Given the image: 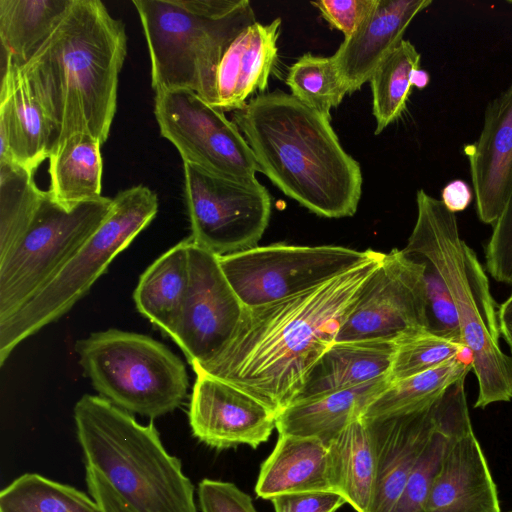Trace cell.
Here are the masks:
<instances>
[{"label": "cell", "mask_w": 512, "mask_h": 512, "mask_svg": "<svg viewBox=\"0 0 512 512\" xmlns=\"http://www.w3.org/2000/svg\"><path fill=\"white\" fill-rule=\"evenodd\" d=\"M158 208L156 193L141 184L112 198L103 223L59 273L18 312L0 323L1 366L20 342L62 317L87 294L113 259L155 218Z\"/></svg>", "instance_id": "52a82bcc"}, {"label": "cell", "mask_w": 512, "mask_h": 512, "mask_svg": "<svg viewBox=\"0 0 512 512\" xmlns=\"http://www.w3.org/2000/svg\"><path fill=\"white\" fill-rule=\"evenodd\" d=\"M377 0H321L311 2L331 27L344 38L353 34L375 7Z\"/></svg>", "instance_id": "f35d334b"}, {"label": "cell", "mask_w": 512, "mask_h": 512, "mask_svg": "<svg viewBox=\"0 0 512 512\" xmlns=\"http://www.w3.org/2000/svg\"><path fill=\"white\" fill-rule=\"evenodd\" d=\"M472 369L471 356L457 358L390 384L368 405L361 419L372 422L412 414L430 407Z\"/></svg>", "instance_id": "f546056e"}, {"label": "cell", "mask_w": 512, "mask_h": 512, "mask_svg": "<svg viewBox=\"0 0 512 512\" xmlns=\"http://www.w3.org/2000/svg\"><path fill=\"white\" fill-rule=\"evenodd\" d=\"M461 378L437 401L438 423L428 444L414 466L394 512H425L426 502L451 435L471 422Z\"/></svg>", "instance_id": "4316f807"}, {"label": "cell", "mask_w": 512, "mask_h": 512, "mask_svg": "<svg viewBox=\"0 0 512 512\" xmlns=\"http://www.w3.org/2000/svg\"><path fill=\"white\" fill-rule=\"evenodd\" d=\"M506 2L512 5V0H507Z\"/></svg>", "instance_id": "f6af8a7d"}, {"label": "cell", "mask_w": 512, "mask_h": 512, "mask_svg": "<svg viewBox=\"0 0 512 512\" xmlns=\"http://www.w3.org/2000/svg\"><path fill=\"white\" fill-rule=\"evenodd\" d=\"M197 493L202 512H258L251 496L232 482L204 478Z\"/></svg>", "instance_id": "74e56055"}, {"label": "cell", "mask_w": 512, "mask_h": 512, "mask_svg": "<svg viewBox=\"0 0 512 512\" xmlns=\"http://www.w3.org/2000/svg\"><path fill=\"white\" fill-rule=\"evenodd\" d=\"M112 205L101 196L72 206L44 191L22 238L0 261V323L36 296L100 227Z\"/></svg>", "instance_id": "9c48e42d"}, {"label": "cell", "mask_w": 512, "mask_h": 512, "mask_svg": "<svg viewBox=\"0 0 512 512\" xmlns=\"http://www.w3.org/2000/svg\"><path fill=\"white\" fill-rule=\"evenodd\" d=\"M190 239L171 247L140 276L133 298L138 311L169 336L190 284Z\"/></svg>", "instance_id": "484cf974"}, {"label": "cell", "mask_w": 512, "mask_h": 512, "mask_svg": "<svg viewBox=\"0 0 512 512\" xmlns=\"http://www.w3.org/2000/svg\"><path fill=\"white\" fill-rule=\"evenodd\" d=\"M194 372L188 419L195 438L218 450L239 445L257 448L270 438L276 412L223 380Z\"/></svg>", "instance_id": "9a60e30c"}, {"label": "cell", "mask_w": 512, "mask_h": 512, "mask_svg": "<svg viewBox=\"0 0 512 512\" xmlns=\"http://www.w3.org/2000/svg\"><path fill=\"white\" fill-rule=\"evenodd\" d=\"M281 18L254 23L231 43L216 73V107L236 111L256 90L264 91L277 59Z\"/></svg>", "instance_id": "44dd1931"}, {"label": "cell", "mask_w": 512, "mask_h": 512, "mask_svg": "<svg viewBox=\"0 0 512 512\" xmlns=\"http://www.w3.org/2000/svg\"><path fill=\"white\" fill-rule=\"evenodd\" d=\"M437 401L412 414L365 422L373 437L377 465L371 512H394L414 466L437 427Z\"/></svg>", "instance_id": "ac0fdd59"}, {"label": "cell", "mask_w": 512, "mask_h": 512, "mask_svg": "<svg viewBox=\"0 0 512 512\" xmlns=\"http://www.w3.org/2000/svg\"><path fill=\"white\" fill-rule=\"evenodd\" d=\"M492 228L485 249L486 268L496 281L512 284V189L502 214Z\"/></svg>", "instance_id": "8d00e7d4"}, {"label": "cell", "mask_w": 512, "mask_h": 512, "mask_svg": "<svg viewBox=\"0 0 512 512\" xmlns=\"http://www.w3.org/2000/svg\"><path fill=\"white\" fill-rule=\"evenodd\" d=\"M417 216L403 249L429 263L444 281L478 383L475 408L512 400V356L499 345L498 306L475 251L461 237L455 213L425 190L416 193Z\"/></svg>", "instance_id": "277c9868"}, {"label": "cell", "mask_w": 512, "mask_h": 512, "mask_svg": "<svg viewBox=\"0 0 512 512\" xmlns=\"http://www.w3.org/2000/svg\"><path fill=\"white\" fill-rule=\"evenodd\" d=\"M334 492L356 512H371L377 465L370 428L361 418L340 431L328 443Z\"/></svg>", "instance_id": "d4e9b609"}, {"label": "cell", "mask_w": 512, "mask_h": 512, "mask_svg": "<svg viewBox=\"0 0 512 512\" xmlns=\"http://www.w3.org/2000/svg\"><path fill=\"white\" fill-rule=\"evenodd\" d=\"M431 4V0H377L371 13L332 55L348 94L370 80L403 40L412 20Z\"/></svg>", "instance_id": "d6986e66"}, {"label": "cell", "mask_w": 512, "mask_h": 512, "mask_svg": "<svg viewBox=\"0 0 512 512\" xmlns=\"http://www.w3.org/2000/svg\"><path fill=\"white\" fill-rule=\"evenodd\" d=\"M154 115L162 137L176 147L183 163L228 178H254L259 172L237 125L195 92H155Z\"/></svg>", "instance_id": "7c38bea8"}, {"label": "cell", "mask_w": 512, "mask_h": 512, "mask_svg": "<svg viewBox=\"0 0 512 512\" xmlns=\"http://www.w3.org/2000/svg\"><path fill=\"white\" fill-rule=\"evenodd\" d=\"M468 351L464 343L442 337L428 329L396 341L390 380H402L460 358Z\"/></svg>", "instance_id": "e575fe53"}, {"label": "cell", "mask_w": 512, "mask_h": 512, "mask_svg": "<svg viewBox=\"0 0 512 512\" xmlns=\"http://www.w3.org/2000/svg\"><path fill=\"white\" fill-rule=\"evenodd\" d=\"M424 264L403 249L384 257L342 322L335 342L398 339L428 329Z\"/></svg>", "instance_id": "4fadbf2b"}, {"label": "cell", "mask_w": 512, "mask_h": 512, "mask_svg": "<svg viewBox=\"0 0 512 512\" xmlns=\"http://www.w3.org/2000/svg\"><path fill=\"white\" fill-rule=\"evenodd\" d=\"M85 471L90 496L102 512H136L96 469L85 465Z\"/></svg>", "instance_id": "60d3db41"}, {"label": "cell", "mask_w": 512, "mask_h": 512, "mask_svg": "<svg viewBox=\"0 0 512 512\" xmlns=\"http://www.w3.org/2000/svg\"><path fill=\"white\" fill-rule=\"evenodd\" d=\"M475 142L465 147L479 220L493 226L512 189V81L486 105Z\"/></svg>", "instance_id": "2e32d148"}, {"label": "cell", "mask_w": 512, "mask_h": 512, "mask_svg": "<svg viewBox=\"0 0 512 512\" xmlns=\"http://www.w3.org/2000/svg\"><path fill=\"white\" fill-rule=\"evenodd\" d=\"M508 512H512V510H511V511H508Z\"/></svg>", "instance_id": "bcb514c9"}, {"label": "cell", "mask_w": 512, "mask_h": 512, "mask_svg": "<svg viewBox=\"0 0 512 512\" xmlns=\"http://www.w3.org/2000/svg\"><path fill=\"white\" fill-rule=\"evenodd\" d=\"M44 190L34 173L10 162H0V261L26 232Z\"/></svg>", "instance_id": "d6a6232c"}, {"label": "cell", "mask_w": 512, "mask_h": 512, "mask_svg": "<svg viewBox=\"0 0 512 512\" xmlns=\"http://www.w3.org/2000/svg\"><path fill=\"white\" fill-rule=\"evenodd\" d=\"M275 512H337L346 500L336 492L286 494L270 500Z\"/></svg>", "instance_id": "ab89813d"}, {"label": "cell", "mask_w": 512, "mask_h": 512, "mask_svg": "<svg viewBox=\"0 0 512 512\" xmlns=\"http://www.w3.org/2000/svg\"><path fill=\"white\" fill-rule=\"evenodd\" d=\"M390 382V377H385L295 401L278 413L276 429L279 434L317 438L327 444L346 426L360 419Z\"/></svg>", "instance_id": "cb8c5ba5"}, {"label": "cell", "mask_w": 512, "mask_h": 512, "mask_svg": "<svg viewBox=\"0 0 512 512\" xmlns=\"http://www.w3.org/2000/svg\"><path fill=\"white\" fill-rule=\"evenodd\" d=\"M146 38L154 92L186 89L216 107L225 52L256 23L248 0H132Z\"/></svg>", "instance_id": "8992f818"}, {"label": "cell", "mask_w": 512, "mask_h": 512, "mask_svg": "<svg viewBox=\"0 0 512 512\" xmlns=\"http://www.w3.org/2000/svg\"><path fill=\"white\" fill-rule=\"evenodd\" d=\"M256 495L266 500L306 492H334L328 445L317 438L279 434L261 465Z\"/></svg>", "instance_id": "7402d4cb"}, {"label": "cell", "mask_w": 512, "mask_h": 512, "mask_svg": "<svg viewBox=\"0 0 512 512\" xmlns=\"http://www.w3.org/2000/svg\"><path fill=\"white\" fill-rule=\"evenodd\" d=\"M425 512H501L496 484L471 422L451 435Z\"/></svg>", "instance_id": "e0dca14e"}, {"label": "cell", "mask_w": 512, "mask_h": 512, "mask_svg": "<svg viewBox=\"0 0 512 512\" xmlns=\"http://www.w3.org/2000/svg\"><path fill=\"white\" fill-rule=\"evenodd\" d=\"M54 147L50 122L24 75L5 56L0 91V162L35 172Z\"/></svg>", "instance_id": "ffe728a7"}, {"label": "cell", "mask_w": 512, "mask_h": 512, "mask_svg": "<svg viewBox=\"0 0 512 512\" xmlns=\"http://www.w3.org/2000/svg\"><path fill=\"white\" fill-rule=\"evenodd\" d=\"M343 246L271 244L219 256L221 268L246 308L304 293L374 255Z\"/></svg>", "instance_id": "30bf717a"}, {"label": "cell", "mask_w": 512, "mask_h": 512, "mask_svg": "<svg viewBox=\"0 0 512 512\" xmlns=\"http://www.w3.org/2000/svg\"><path fill=\"white\" fill-rule=\"evenodd\" d=\"M190 239L217 256L257 246L271 215V196L254 178H228L183 163Z\"/></svg>", "instance_id": "8fae6325"}, {"label": "cell", "mask_w": 512, "mask_h": 512, "mask_svg": "<svg viewBox=\"0 0 512 512\" xmlns=\"http://www.w3.org/2000/svg\"><path fill=\"white\" fill-rule=\"evenodd\" d=\"M72 0H0V40L19 68L45 43Z\"/></svg>", "instance_id": "f1b7e54d"}, {"label": "cell", "mask_w": 512, "mask_h": 512, "mask_svg": "<svg viewBox=\"0 0 512 512\" xmlns=\"http://www.w3.org/2000/svg\"><path fill=\"white\" fill-rule=\"evenodd\" d=\"M75 350L100 396L131 414L155 419L187 396L184 363L149 336L108 329L79 340Z\"/></svg>", "instance_id": "ba28073f"}, {"label": "cell", "mask_w": 512, "mask_h": 512, "mask_svg": "<svg viewBox=\"0 0 512 512\" xmlns=\"http://www.w3.org/2000/svg\"><path fill=\"white\" fill-rule=\"evenodd\" d=\"M421 55L408 40L383 60L370 78L375 134L381 133L397 120L406 109L412 91V76L420 67Z\"/></svg>", "instance_id": "4dcf8cb0"}, {"label": "cell", "mask_w": 512, "mask_h": 512, "mask_svg": "<svg viewBox=\"0 0 512 512\" xmlns=\"http://www.w3.org/2000/svg\"><path fill=\"white\" fill-rule=\"evenodd\" d=\"M259 172L318 216H353L362 193L359 163L330 119L281 90L260 94L233 113Z\"/></svg>", "instance_id": "3957f363"}, {"label": "cell", "mask_w": 512, "mask_h": 512, "mask_svg": "<svg viewBox=\"0 0 512 512\" xmlns=\"http://www.w3.org/2000/svg\"><path fill=\"white\" fill-rule=\"evenodd\" d=\"M473 190L460 179L448 182L442 189L441 201L452 213L464 211L472 202Z\"/></svg>", "instance_id": "b9f144b4"}, {"label": "cell", "mask_w": 512, "mask_h": 512, "mask_svg": "<svg viewBox=\"0 0 512 512\" xmlns=\"http://www.w3.org/2000/svg\"><path fill=\"white\" fill-rule=\"evenodd\" d=\"M497 320L500 335L503 336L512 353V291L507 299L498 306Z\"/></svg>", "instance_id": "7bdbcfd3"}, {"label": "cell", "mask_w": 512, "mask_h": 512, "mask_svg": "<svg viewBox=\"0 0 512 512\" xmlns=\"http://www.w3.org/2000/svg\"><path fill=\"white\" fill-rule=\"evenodd\" d=\"M418 261L422 262L425 268L428 330L464 343L458 316L444 281L429 263Z\"/></svg>", "instance_id": "d590c367"}, {"label": "cell", "mask_w": 512, "mask_h": 512, "mask_svg": "<svg viewBox=\"0 0 512 512\" xmlns=\"http://www.w3.org/2000/svg\"><path fill=\"white\" fill-rule=\"evenodd\" d=\"M395 351L396 341L334 342L316 362L293 402L390 377Z\"/></svg>", "instance_id": "603a6c76"}, {"label": "cell", "mask_w": 512, "mask_h": 512, "mask_svg": "<svg viewBox=\"0 0 512 512\" xmlns=\"http://www.w3.org/2000/svg\"><path fill=\"white\" fill-rule=\"evenodd\" d=\"M101 141L88 133H75L49 156V192L66 206L101 197L103 161Z\"/></svg>", "instance_id": "83f0119b"}, {"label": "cell", "mask_w": 512, "mask_h": 512, "mask_svg": "<svg viewBox=\"0 0 512 512\" xmlns=\"http://www.w3.org/2000/svg\"><path fill=\"white\" fill-rule=\"evenodd\" d=\"M285 81L295 98L328 119L348 94L332 56L303 54L290 66Z\"/></svg>", "instance_id": "836d02e7"}, {"label": "cell", "mask_w": 512, "mask_h": 512, "mask_svg": "<svg viewBox=\"0 0 512 512\" xmlns=\"http://www.w3.org/2000/svg\"><path fill=\"white\" fill-rule=\"evenodd\" d=\"M126 54L124 23L100 0H72L53 33L20 68L50 122L53 149L80 132L106 142Z\"/></svg>", "instance_id": "7a4b0ae2"}, {"label": "cell", "mask_w": 512, "mask_h": 512, "mask_svg": "<svg viewBox=\"0 0 512 512\" xmlns=\"http://www.w3.org/2000/svg\"><path fill=\"white\" fill-rule=\"evenodd\" d=\"M189 254V289L170 337L195 366L213 360L228 346L246 307L227 280L219 256L191 239Z\"/></svg>", "instance_id": "5bb4252c"}, {"label": "cell", "mask_w": 512, "mask_h": 512, "mask_svg": "<svg viewBox=\"0 0 512 512\" xmlns=\"http://www.w3.org/2000/svg\"><path fill=\"white\" fill-rule=\"evenodd\" d=\"M430 82V75L426 70L417 69L412 76V87L419 90L424 89Z\"/></svg>", "instance_id": "ee69618b"}, {"label": "cell", "mask_w": 512, "mask_h": 512, "mask_svg": "<svg viewBox=\"0 0 512 512\" xmlns=\"http://www.w3.org/2000/svg\"><path fill=\"white\" fill-rule=\"evenodd\" d=\"M73 414L85 465L96 469L136 512H197L194 486L152 421L142 425L107 399L88 394L77 401Z\"/></svg>", "instance_id": "5b68a950"}, {"label": "cell", "mask_w": 512, "mask_h": 512, "mask_svg": "<svg viewBox=\"0 0 512 512\" xmlns=\"http://www.w3.org/2000/svg\"><path fill=\"white\" fill-rule=\"evenodd\" d=\"M0 512H102L86 493L37 473H25L0 492Z\"/></svg>", "instance_id": "1f68e13d"}, {"label": "cell", "mask_w": 512, "mask_h": 512, "mask_svg": "<svg viewBox=\"0 0 512 512\" xmlns=\"http://www.w3.org/2000/svg\"><path fill=\"white\" fill-rule=\"evenodd\" d=\"M383 252L304 293L246 308L228 346L192 366L223 380L280 413L298 396L380 265Z\"/></svg>", "instance_id": "6da1fadb"}]
</instances>
